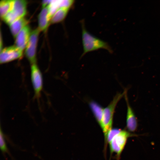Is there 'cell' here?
I'll use <instances>...</instances> for the list:
<instances>
[{
	"label": "cell",
	"mask_w": 160,
	"mask_h": 160,
	"mask_svg": "<svg viewBox=\"0 0 160 160\" xmlns=\"http://www.w3.org/2000/svg\"><path fill=\"white\" fill-rule=\"evenodd\" d=\"M89 105L96 119L102 128L103 109L99 104L93 101L91 102Z\"/></svg>",
	"instance_id": "12"
},
{
	"label": "cell",
	"mask_w": 160,
	"mask_h": 160,
	"mask_svg": "<svg viewBox=\"0 0 160 160\" xmlns=\"http://www.w3.org/2000/svg\"><path fill=\"white\" fill-rule=\"evenodd\" d=\"M52 0H44L42 2V8H43L48 5L50 3Z\"/></svg>",
	"instance_id": "18"
},
{
	"label": "cell",
	"mask_w": 160,
	"mask_h": 160,
	"mask_svg": "<svg viewBox=\"0 0 160 160\" xmlns=\"http://www.w3.org/2000/svg\"><path fill=\"white\" fill-rule=\"evenodd\" d=\"M31 78L35 95L38 98L40 97L42 89L43 81L41 73L36 63L31 65Z\"/></svg>",
	"instance_id": "5"
},
{
	"label": "cell",
	"mask_w": 160,
	"mask_h": 160,
	"mask_svg": "<svg viewBox=\"0 0 160 160\" xmlns=\"http://www.w3.org/2000/svg\"><path fill=\"white\" fill-rule=\"evenodd\" d=\"M121 130V129L118 128L112 129L108 134L105 143V145H106V144H107V143H109L114 137L119 133Z\"/></svg>",
	"instance_id": "17"
},
{
	"label": "cell",
	"mask_w": 160,
	"mask_h": 160,
	"mask_svg": "<svg viewBox=\"0 0 160 160\" xmlns=\"http://www.w3.org/2000/svg\"><path fill=\"white\" fill-rule=\"evenodd\" d=\"M60 0H52L48 5L49 15L50 19L55 12L60 8Z\"/></svg>",
	"instance_id": "15"
},
{
	"label": "cell",
	"mask_w": 160,
	"mask_h": 160,
	"mask_svg": "<svg viewBox=\"0 0 160 160\" xmlns=\"http://www.w3.org/2000/svg\"><path fill=\"white\" fill-rule=\"evenodd\" d=\"M70 8L62 7L58 9L52 17L50 22L52 23H58L65 17Z\"/></svg>",
	"instance_id": "13"
},
{
	"label": "cell",
	"mask_w": 160,
	"mask_h": 160,
	"mask_svg": "<svg viewBox=\"0 0 160 160\" xmlns=\"http://www.w3.org/2000/svg\"><path fill=\"white\" fill-rule=\"evenodd\" d=\"M23 51L15 46L6 47L0 51V63L3 64L21 57Z\"/></svg>",
	"instance_id": "6"
},
{
	"label": "cell",
	"mask_w": 160,
	"mask_h": 160,
	"mask_svg": "<svg viewBox=\"0 0 160 160\" xmlns=\"http://www.w3.org/2000/svg\"><path fill=\"white\" fill-rule=\"evenodd\" d=\"M31 32L30 28L27 25L19 32L16 36L15 46L23 51L25 48Z\"/></svg>",
	"instance_id": "8"
},
{
	"label": "cell",
	"mask_w": 160,
	"mask_h": 160,
	"mask_svg": "<svg viewBox=\"0 0 160 160\" xmlns=\"http://www.w3.org/2000/svg\"><path fill=\"white\" fill-rule=\"evenodd\" d=\"M28 21L24 17L19 18L9 25L11 33L14 38L19 32L27 24Z\"/></svg>",
	"instance_id": "11"
},
{
	"label": "cell",
	"mask_w": 160,
	"mask_h": 160,
	"mask_svg": "<svg viewBox=\"0 0 160 160\" xmlns=\"http://www.w3.org/2000/svg\"><path fill=\"white\" fill-rule=\"evenodd\" d=\"M0 148L3 153H8V150L5 142L4 135L0 127Z\"/></svg>",
	"instance_id": "16"
},
{
	"label": "cell",
	"mask_w": 160,
	"mask_h": 160,
	"mask_svg": "<svg viewBox=\"0 0 160 160\" xmlns=\"http://www.w3.org/2000/svg\"><path fill=\"white\" fill-rule=\"evenodd\" d=\"M40 31L37 28L31 32L25 47V55L31 65L36 64V48Z\"/></svg>",
	"instance_id": "4"
},
{
	"label": "cell",
	"mask_w": 160,
	"mask_h": 160,
	"mask_svg": "<svg viewBox=\"0 0 160 160\" xmlns=\"http://www.w3.org/2000/svg\"><path fill=\"white\" fill-rule=\"evenodd\" d=\"M14 0H2L0 2V15L2 18L12 8Z\"/></svg>",
	"instance_id": "14"
},
{
	"label": "cell",
	"mask_w": 160,
	"mask_h": 160,
	"mask_svg": "<svg viewBox=\"0 0 160 160\" xmlns=\"http://www.w3.org/2000/svg\"><path fill=\"white\" fill-rule=\"evenodd\" d=\"M51 19L49 15L48 5L42 8L38 15V28L40 31H45Z\"/></svg>",
	"instance_id": "10"
},
{
	"label": "cell",
	"mask_w": 160,
	"mask_h": 160,
	"mask_svg": "<svg viewBox=\"0 0 160 160\" xmlns=\"http://www.w3.org/2000/svg\"><path fill=\"white\" fill-rule=\"evenodd\" d=\"M127 91L125 90L122 93H117L109 104L103 109L102 129L104 136L105 143L108 133L112 129L113 116L116 105L120 100L124 96Z\"/></svg>",
	"instance_id": "2"
},
{
	"label": "cell",
	"mask_w": 160,
	"mask_h": 160,
	"mask_svg": "<svg viewBox=\"0 0 160 160\" xmlns=\"http://www.w3.org/2000/svg\"><path fill=\"white\" fill-rule=\"evenodd\" d=\"M135 136L127 131L121 130L109 143L111 153H116L119 160L128 138Z\"/></svg>",
	"instance_id": "3"
},
{
	"label": "cell",
	"mask_w": 160,
	"mask_h": 160,
	"mask_svg": "<svg viewBox=\"0 0 160 160\" xmlns=\"http://www.w3.org/2000/svg\"><path fill=\"white\" fill-rule=\"evenodd\" d=\"M82 29V42L83 51L82 57L87 53L103 49L112 53L113 51L111 46L106 42L98 38L90 33L86 30L84 19L81 21Z\"/></svg>",
	"instance_id": "1"
},
{
	"label": "cell",
	"mask_w": 160,
	"mask_h": 160,
	"mask_svg": "<svg viewBox=\"0 0 160 160\" xmlns=\"http://www.w3.org/2000/svg\"><path fill=\"white\" fill-rule=\"evenodd\" d=\"M27 4L26 0H14L12 7L11 10L17 18L24 17L26 15Z\"/></svg>",
	"instance_id": "9"
},
{
	"label": "cell",
	"mask_w": 160,
	"mask_h": 160,
	"mask_svg": "<svg viewBox=\"0 0 160 160\" xmlns=\"http://www.w3.org/2000/svg\"><path fill=\"white\" fill-rule=\"evenodd\" d=\"M127 92L124 96L127 106L126 126L129 132H133L135 131L137 129V120L132 109L129 105L127 95Z\"/></svg>",
	"instance_id": "7"
}]
</instances>
